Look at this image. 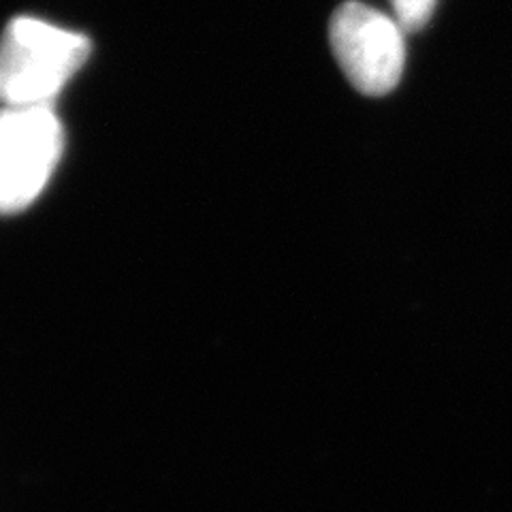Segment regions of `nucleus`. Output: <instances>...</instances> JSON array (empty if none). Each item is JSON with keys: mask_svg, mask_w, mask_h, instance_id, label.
I'll use <instances>...</instances> for the list:
<instances>
[{"mask_svg": "<svg viewBox=\"0 0 512 512\" xmlns=\"http://www.w3.org/2000/svg\"><path fill=\"white\" fill-rule=\"evenodd\" d=\"M329 43L348 82L367 96H384L406 67L404 28L370 5L350 0L331 15Z\"/></svg>", "mask_w": 512, "mask_h": 512, "instance_id": "2", "label": "nucleus"}, {"mask_svg": "<svg viewBox=\"0 0 512 512\" xmlns=\"http://www.w3.org/2000/svg\"><path fill=\"white\" fill-rule=\"evenodd\" d=\"M90 52L82 32L30 15L13 18L0 37V105L52 107Z\"/></svg>", "mask_w": 512, "mask_h": 512, "instance_id": "1", "label": "nucleus"}, {"mask_svg": "<svg viewBox=\"0 0 512 512\" xmlns=\"http://www.w3.org/2000/svg\"><path fill=\"white\" fill-rule=\"evenodd\" d=\"M64 150L54 107H3L0 116V214H18L37 201Z\"/></svg>", "mask_w": 512, "mask_h": 512, "instance_id": "3", "label": "nucleus"}, {"mask_svg": "<svg viewBox=\"0 0 512 512\" xmlns=\"http://www.w3.org/2000/svg\"><path fill=\"white\" fill-rule=\"evenodd\" d=\"M0 116H3V109H0Z\"/></svg>", "mask_w": 512, "mask_h": 512, "instance_id": "4", "label": "nucleus"}]
</instances>
